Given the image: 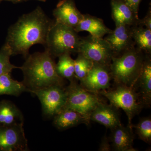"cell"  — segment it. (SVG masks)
Wrapping results in <instances>:
<instances>
[{
    "label": "cell",
    "instance_id": "cell-1",
    "mask_svg": "<svg viewBox=\"0 0 151 151\" xmlns=\"http://www.w3.org/2000/svg\"><path fill=\"white\" fill-rule=\"evenodd\" d=\"M54 22L40 6L22 16L8 32L5 43L12 55H22L25 59L32 45H44L49 30Z\"/></svg>",
    "mask_w": 151,
    "mask_h": 151
},
{
    "label": "cell",
    "instance_id": "cell-2",
    "mask_svg": "<svg viewBox=\"0 0 151 151\" xmlns=\"http://www.w3.org/2000/svg\"><path fill=\"white\" fill-rule=\"evenodd\" d=\"M54 58L45 50L29 54L21 67L24 78L22 82L29 93L54 85L64 86V79L57 72Z\"/></svg>",
    "mask_w": 151,
    "mask_h": 151
},
{
    "label": "cell",
    "instance_id": "cell-3",
    "mask_svg": "<svg viewBox=\"0 0 151 151\" xmlns=\"http://www.w3.org/2000/svg\"><path fill=\"white\" fill-rule=\"evenodd\" d=\"M146 55L135 46L113 56L110 68L115 83L133 87L140 73Z\"/></svg>",
    "mask_w": 151,
    "mask_h": 151
},
{
    "label": "cell",
    "instance_id": "cell-4",
    "mask_svg": "<svg viewBox=\"0 0 151 151\" xmlns=\"http://www.w3.org/2000/svg\"><path fill=\"white\" fill-rule=\"evenodd\" d=\"M80 39L74 28L54 22L47 36L45 50L54 58L77 53Z\"/></svg>",
    "mask_w": 151,
    "mask_h": 151
},
{
    "label": "cell",
    "instance_id": "cell-5",
    "mask_svg": "<svg viewBox=\"0 0 151 151\" xmlns=\"http://www.w3.org/2000/svg\"><path fill=\"white\" fill-rule=\"evenodd\" d=\"M112 89H107L99 93L107 98L110 104L124 110L127 116L128 127L132 128V121L143 108L138 93L133 87L116 84Z\"/></svg>",
    "mask_w": 151,
    "mask_h": 151
},
{
    "label": "cell",
    "instance_id": "cell-6",
    "mask_svg": "<svg viewBox=\"0 0 151 151\" xmlns=\"http://www.w3.org/2000/svg\"><path fill=\"white\" fill-rule=\"evenodd\" d=\"M74 78L65 87L67 100L63 109H70L78 112L90 122L89 117L94 108L102 100L97 93L87 91Z\"/></svg>",
    "mask_w": 151,
    "mask_h": 151
},
{
    "label": "cell",
    "instance_id": "cell-7",
    "mask_svg": "<svg viewBox=\"0 0 151 151\" xmlns=\"http://www.w3.org/2000/svg\"><path fill=\"white\" fill-rule=\"evenodd\" d=\"M77 53H81L93 62L110 65L113 56L108 42L103 38L91 35L81 37Z\"/></svg>",
    "mask_w": 151,
    "mask_h": 151
},
{
    "label": "cell",
    "instance_id": "cell-8",
    "mask_svg": "<svg viewBox=\"0 0 151 151\" xmlns=\"http://www.w3.org/2000/svg\"><path fill=\"white\" fill-rule=\"evenodd\" d=\"M32 94L37 96L41 104L42 113L50 118L62 111L67 100L65 87L54 85L36 90Z\"/></svg>",
    "mask_w": 151,
    "mask_h": 151
},
{
    "label": "cell",
    "instance_id": "cell-9",
    "mask_svg": "<svg viewBox=\"0 0 151 151\" xmlns=\"http://www.w3.org/2000/svg\"><path fill=\"white\" fill-rule=\"evenodd\" d=\"M24 123L0 125V151H29Z\"/></svg>",
    "mask_w": 151,
    "mask_h": 151
},
{
    "label": "cell",
    "instance_id": "cell-10",
    "mask_svg": "<svg viewBox=\"0 0 151 151\" xmlns=\"http://www.w3.org/2000/svg\"><path fill=\"white\" fill-rule=\"evenodd\" d=\"M112 79L110 65L94 62L88 74L80 80V84L87 91L97 94L109 89Z\"/></svg>",
    "mask_w": 151,
    "mask_h": 151
},
{
    "label": "cell",
    "instance_id": "cell-11",
    "mask_svg": "<svg viewBox=\"0 0 151 151\" xmlns=\"http://www.w3.org/2000/svg\"><path fill=\"white\" fill-rule=\"evenodd\" d=\"M105 39L111 47L113 56L122 54L135 46L130 26L123 25L116 27Z\"/></svg>",
    "mask_w": 151,
    "mask_h": 151
},
{
    "label": "cell",
    "instance_id": "cell-12",
    "mask_svg": "<svg viewBox=\"0 0 151 151\" xmlns=\"http://www.w3.org/2000/svg\"><path fill=\"white\" fill-rule=\"evenodd\" d=\"M55 22L74 28L83 18L74 0H62L53 11Z\"/></svg>",
    "mask_w": 151,
    "mask_h": 151
},
{
    "label": "cell",
    "instance_id": "cell-13",
    "mask_svg": "<svg viewBox=\"0 0 151 151\" xmlns=\"http://www.w3.org/2000/svg\"><path fill=\"white\" fill-rule=\"evenodd\" d=\"M133 88L137 92L143 107H150L151 103V55L146 54L142 70Z\"/></svg>",
    "mask_w": 151,
    "mask_h": 151
},
{
    "label": "cell",
    "instance_id": "cell-14",
    "mask_svg": "<svg viewBox=\"0 0 151 151\" xmlns=\"http://www.w3.org/2000/svg\"><path fill=\"white\" fill-rule=\"evenodd\" d=\"M118 109L111 104L101 102L91 113L89 120L112 129L122 124Z\"/></svg>",
    "mask_w": 151,
    "mask_h": 151
},
{
    "label": "cell",
    "instance_id": "cell-15",
    "mask_svg": "<svg viewBox=\"0 0 151 151\" xmlns=\"http://www.w3.org/2000/svg\"><path fill=\"white\" fill-rule=\"evenodd\" d=\"M112 17L116 27L137 25L139 18L123 0H111Z\"/></svg>",
    "mask_w": 151,
    "mask_h": 151
},
{
    "label": "cell",
    "instance_id": "cell-16",
    "mask_svg": "<svg viewBox=\"0 0 151 151\" xmlns=\"http://www.w3.org/2000/svg\"><path fill=\"white\" fill-rule=\"evenodd\" d=\"M132 128L122 124L111 130L112 147L116 151H136L133 147L134 135Z\"/></svg>",
    "mask_w": 151,
    "mask_h": 151
},
{
    "label": "cell",
    "instance_id": "cell-17",
    "mask_svg": "<svg viewBox=\"0 0 151 151\" xmlns=\"http://www.w3.org/2000/svg\"><path fill=\"white\" fill-rule=\"evenodd\" d=\"M74 29L77 32H88L90 35L98 38H103L113 31L105 25L103 20L88 14H83V18Z\"/></svg>",
    "mask_w": 151,
    "mask_h": 151
},
{
    "label": "cell",
    "instance_id": "cell-18",
    "mask_svg": "<svg viewBox=\"0 0 151 151\" xmlns=\"http://www.w3.org/2000/svg\"><path fill=\"white\" fill-rule=\"evenodd\" d=\"M83 124L89 125V122L80 113L70 109H63L53 117V125L61 131Z\"/></svg>",
    "mask_w": 151,
    "mask_h": 151
},
{
    "label": "cell",
    "instance_id": "cell-19",
    "mask_svg": "<svg viewBox=\"0 0 151 151\" xmlns=\"http://www.w3.org/2000/svg\"><path fill=\"white\" fill-rule=\"evenodd\" d=\"M24 122L22 111L12 101H0V125H9Z\"/></svg>",
    "mask_w": 151,
    "mask_h": 151
},
{
    "label": "cell",
    "instance_id": "cell-20",
    "mask_svg": "<svg viewBox=\"0 0 151 151\" xmlns=\"http://www.w3.org/2000/svg\"><path fill=\"white\" fill-rule=\"evenodd\" d=\"M24 92H29L23 82L14 80L11 73L0 76V96L8 95L18 97Z\"/></svg>",
    "mask_w": 151,
    "mask_h": 151
},
{
    "label": "cell",
    "instance_id": "cell-21",
    "mask_svg": "<svg viewBox=\"0 0 151 151\" xmlns=\"http://www.w3.org/2000/svg\"><path fill=\"white\" fill-rule=\"evenodd\" d=\"M135 46L146 54H151V30L139 25L131 26Z\"/></svg>",
    "mask_w": 151,
    "mask_h": 151
},
{
    "label": "cell",
    "instance_id": "cell-22",
    "mask_svg": "<svg viewBox=\"0 0 151 151\" xmlns=\"http://www.w3.org/2000/svg\"><path fill=\"white\" fill-rule=\"evenodd\" d=\"M59 60L56 64L57 72L61 78H66L69 81L75 77L74 72V60L70 54L66 53L58 57Z\"/></svg>",
    "mask_w": 151,
    "mask_h": 151
},
{
    "label": "cell",
    "instance_id": "cell-23",
    "mask_svg": "<svg viewBox=\"0 0 151 151\" xmlns=\"http://www.w3.org/2000/svg\"><path fill=\"white\" fill-rule=\"evenodd\" d=\"M94 62L86 58L83 55L78 53V56L74 60V72L76 78L81 80L89 73Z\"/></svg>",
    "mask_w": 151,
    "mask_h": 151
},
{
    "label": "cell",
    "instance_id": "cell-24",
    "mask_svg": "<svg viewBox=\"0 0 151 151\" xmlns=\"http://www.w3.org/2000/svg\"><path fill=\"white\" fill-rule=\"evenodd\" d=\"M134 128L139 138L145 142L151 143V119L150 117L142 118L136 125H132Z\"/></svg>",
    "mask_w": 151,
    "mask_h": 151
},
{
    "label": "cell",
    "instance_id": "cell-25",
    "mask_svg": "<svg viewBox=\"0 0 151 151\" xmlns=\"http://www.w3.org/2000/svg\"><path fill=\"white\" fill-rule=\"evenodd\" d=\"M12 55L9 47L5 43L0 49V76L11 73L13 69L19 68L11 63L10 58Z\"/></svg>",
    "mask_w": 151,
    "mask_h": 151
},
{
    "label": "cell",
    "instance_id": "cell-26",
    "mask_svg": "<svg viewBox=\"0 0 151 151\" xmlns=\"http://www.w3.org/2000/svg\"><path fill=\"white\" fill-rule=\"evenodd\" d=\"M137 25L145 27L151 30V9L149 7L147 14L144 18L139 19Z\"/></svg>",
    "mask_w": 151,
    "mask_h": 151
},
{
    "label": "cell",
    "instance_id": "cell-27",
    "mask_svg": "<svg viewBox=\"0 0 151 151\" xmlns=\"http://www.w3.org/2000/svg\"><path fill=\"white\" fill-rule=\"evenodd\" d=\"M135 13L138 14L139 7L142 0H123Z\"/></svg>",
    "mask_w": 151,
    "mask_h": 151
},
{
    "label": "cell",
    "instance_id": "cell-28",
    "mask_svg": "<svg viewBox=\"0 0 151 151\" xmlns=\"http://www.w3.org/2000/svg\"><path fill=\"white\" fill-rule=\"evenodd\" d=\"M112 147L109 142V140L106 136H104L100 143L98 150L99 151H110Z\"/></svg>",
    "mask_w": 151,
    "mask_h": 151
},
{
    "label": "cell",
    "instance_id": "cell-29",
    "mask_svg": "<svg viewBox=\"0 0 151 151\" xmlns=\"http://www.w3.org/2000/svg\"><path fill=\"white\" fill-rule=\"evenodd\" d=\"M1 1H3V0H1ZM5 1H9L12 2L14 3H17L20 2L24 1V0H5Z\"/></svg>",
    "mask_w": 151,
    "mask_h": 151
},
{
    "label": "cell",
    "instance_id": "cell-30",
    "mask_svg": "<svg viewBox=\"0 0 151 151\" xmlns=\"http://www.w3.org/2000/svg\"><path fill=\"white\" fill-rule=\"evenodd\" d=\"M24 1H26V0H24ZM37 1H45L46 0H37Z\"/></svg>",
    "mask_w": 151,
    "mask_h": 151
},
{
    "label": "cell",
    "instance_id": "cell-31",
    "mask_svg": "<svg viewBox=\"0 0 151 151\" xmlns=\"http://www.w3.org/2000/svg\"><path fill=\"white\" fill-rule=\"evenodd\" d=\"M1 1V0H0V1Z\"/></svg>",
    "mask_w": 151,
    "mask_h": 151
}]
</instances>
